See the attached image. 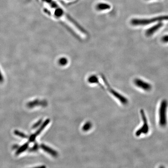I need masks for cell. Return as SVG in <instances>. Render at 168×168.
I'll use <instances>...</instances> for the list:
<instances>
[{
	"instance_id": "cell-1",
	"label": "cell",
	"mask_w": 168,
	"mask_h": 168,
	"mask_svg": "<svg viewBox=\"0 0 168 168\" xmlns=\"http://www.w3.org/2000/svg\"><path fill=\"white\" fill-rule=\"evenodd\" d=\"M47 4V13L64 21L81 37H86V33L81 26L73 20L58 4L53 0H43Z\"/></svg>"
},
{
	"instance_id": "cell-2",
	"label": "cell",
	"mask_w": 168,
	"mask_h": 168,
	"mask_svg": "<svg viewBox=\"0 0 168 168\" xmlns=\"http://www.w3.org/2000/svg\"><path fill=\"white\" fill-rule=\"evenodd\" d=\"M166 20H168V15L160 16L151 18H134L131 20V23L134 26H145Z\"/></svg>"
},
{
	"instance_id": "cell-3",
	"label": "cell",
	"mask_w": 168,
	"mask_h": 168,
	"mask_svg": "<svg viewBox=\"0 0 168 168\" xmlns=\"http://www.w3.org/2000/svg\"><path fill=\"white\" fill-rule=\"evenodd\" d=\"M168 106V102L166 99L161 102L159 110V123L162 127H164L167 125Z\"/></svg>"
},
{
	"instance_id": "cell-4",
	"label": "cell",
	"mask_w": 168,
	"mask_h": 168,
	"mask_svg": "<svg viewBox=\"0 0 168 168\" xmlns=\"http://www.w3.org/2000/svg\"><path fill=\"white\" fill-rule=\"evenodd\" d=\"M101 78L103 80L104 83L106 87H107L108 90L111 93V94L115 97L116 99H117L123 105H127L128 103V99L126 97H124L120 93H118V92L114 90L113 88L111 87L110 85L109 84L108 82L107 81L106 78H105L104 76L101 75Z\"/></svg>"
},
{
	"instance_id": "cell-5",
	"label": "cell",
	"mask_w": 168,
	"mask_h": 168,
	"mask_svg": "<svg viewBox=\"0 0 168 168\" xmlns=\"http://www.w3.org/2000/svg\"><path fill=\"white\" fill-rule=\"evenodd\" d=\"M140 113L143 120V124L141 128L137 130L135 132V135L137 137H139L142 134H147L149 132L150 130L148 121L144 110L141 109Z\"/></svg>"
},
{
	"instance_id": "cell-6",
	"label": "cell",
	"mask_w": 168,
	"mask_h": 168,
	"mask_svg": "<svg viewBox=\"0 0 168 168\" xmlns=\"http://www.w3.org/2000/svg\"><path fill=\"white\" fill-rule=\"evenodd\" d=\"M134 83L136 87L144 91L149 92L152 89V86L150 83L140 79H136Z\"/></svg>"
},
{
	"instance_id": "cell-7",
	"label": "cell",
	"mask_w": 168,
	"mask_h": 168,
	"mask_svg": "<svg viewBox=\"0 0 168 168\" xmlns=\"http://www.w3.org/2000/svg\"><path fill=\"white\" fill-rule=\"evenodd\" d=\"M163 25V23L162 22H159L155 25L152 26L150 28L147 29L146 32V35L147 37H150L152 36L156 32L161 28Z\"/></svg>"
},
{
	"instance_id": "cell-8",
	"label": "cell",
	"mask_w": 168,
	"mask_h": 168,
	"mask_svg": "<svg viewBox=\"0 0 168 168\" xmlns=\"http://www.w3.org/2000/svg\"><path fill=\"white\" fill-rule=\"evenodd\" d=\"M50 122V120L49 119H46L44 123L42 124V125H41V127L39 128L38 130H37V131L35 132L34 134H33L31 135V136L30 137L29 139V142L30 143L33 142L34 141L35 139L36 138V137L38 136L42 132V131L45 129V128L48 125V124Z\"/></svg>"
},
{
	"instance_id": "cell-9",
	"label": "cell",
	"mask_w": 168,
	"mask_h": 168,
	"mask_svg": "<svg viewBox=\"0 0 168 168\" xmlns=\"http://www.w3.org/2000/svg\"><path fill=\"white\" fill-rule=\"evenodd\" d=\"M41 148L43 150H44L46 152L49 153V154L51 155L54 157H56L58 155V153L55 151L54 150H53L52 149L50 148L48 146H46L45 144H42L41 146Z\"/></svg>"
},
{
	"instance_id": "cell-10",
	"label": "cell",
	"mask_w": 168,
	"mask_h": 168,
	"mask_svg": "<svg viewBox=\"0 0 168 168\" xmlns=\"http://www.w3.org/2000/svg\"><path fill=\"white\" fill-rule=\"evenodd\" d=\"M96 8L97 11H104L110 9L111 6L105 3H100L96 6Z\"/></svg>"
},
{
	"instance_id": "cell-11",
	"label": "cell",
	"mask_w": 168,
	"mask_h": 168,
	"mask_svg": "<svg viewBox=\"0 0 168 168\" xmlns=\"http://www.w3.org/2000/svg\"><path fill=\"white\" fill-rule=\"evenodd\" d=\"M46 103L44 101L35 100L28 104L27 106L29 107H33L37 106H46Z\"/></svg>"
},
{
	"instance_id": "cell-12",
	"label": "cell",
	"mask_w": 168,
	"mask_h": 168,
	"mask_svg": "<svg viewBox=\"0 0 168 168\" xmlns=\"http://www.w3.org/2000/svg\"><path fill=\"white\" fill-rule=\"evenodd\" d=\"M28 147L29 143H25L22 147H20V148L17 150V151L16 152V154H19L20 153H23V152L25 151V150H27L28 148Z\"/></svg>"
},
{
	"instance_id": "cell-13",
	"label": "cell",
	"mask_w": 168,
	"mask_h": 168,
	"mask_svg": "<svg viewBox=\"0 0 168 168\" xmlns=\"http://www.w3.org/2000/svg\"><path fill=\"white\" fill-rule=\"evenodd\" d=\"M92 124L91 123L87 122V123L84 124V125L83 126V131H87L90 130L92 127Z\"/></svg>"
},
{
	"instance_id": "cell-14",
	"label": "cell",
	"mask_w": 168,
	"mask_h": 168,
	"mask_svg": "<svg viewBox=\"0 0 168 168\" xmlns=\"http://www.w3.org/2000/svg\"><path fill=\"white\" fill-rule=\"evenodd\" d=\"M14 133L16 135L22 137V138L25 139L28 138L27 136V135H25V134H24L23 133L20 132V131H14Z\"/></svg>"
},
{
	"instance_id": "cell-15",
	"label": "cell",
	"mask_w": 168,
	"mask_h": 168,
	"mask_svg": "<svg viewBox=\"0 0 168 168\" xmlns=\"http://www.w3.org/2000/svg\"><path fill=\"white\" fill-rule=\"evenodd\" d=\"M68 60L66 59L65 58H61V59H60L59 61V63L61 64V65H66L67 63H68Z\"/></svg>"
},
{
	"instance_id": "cell-16",
	"label": "cell",
	"mask_w": 168,
	"mask_h": 168,
	"mask_svg": "<svg viewBox=\"0 0 168 168\" xmlns=\"http://www.w3.org/2000/svg\"><path fill=\"white\" fill-rule=\"evenodd\" d=\"M162 41L164 43H168V35H166V36H163L162 38Z\"/></svg>"
},
{
	"instance_id": "cell-17",
	"label": "cell",
	"mask_w": 168,
	"mask_h": 168,
	"mask_svg": "<svg viewBox=\"0 0 168 168\" xmlns=\"http://www.w3.org/2000/svg\"><path fill=\"white\" fill-rule=\"evenodd\" d=\"M42 120L41 119L39 120V121L37 123H36L34 124V125L33 126V128H36L37 127L39 126V125H41L42 123Z\"/></svg>"
},
{
	"instance_id": "cell-18",
	"label": "cell",
	"mask_w": 168,
	"mask_h": 168,
	"mask_svg": "<svg viewBox=\"0 0 168 168\" xmlns=\"http://www.w3.org/2000/svg\"><path fill=\"white\" fill-rule=\"evenodd\" d=\"M38 149V146L37 144H35V145L33 146V147L30 149V151H36V150H37Z\"/></svg>"
},
{
	"instance_id": "cell-19",
	"label": "cell",
	"mask_w": 168,
	"mask_h": 168,
	"mask_svg": "<svg viewBox=\"0 0 168 168\" xmlns=\"http://www.w3.org/2000/svg\"><path fill=\"white\" fill-rule=\"evenodd\" d=\"M0 69V83H2L4 81V77H3L2 73Z\"/></svg>"
},
{
	"instance_id": "cell-20",
	"label": "cell",
	"mask_w": 168,
	"mask_h": 168,
	"mask_svg": "<svg viewBox=\"0 0 168 168\" xmlns=\"http://www.w3.org/2000/svg\"><path fill=\"white\" fill-rule=\"evenodd\" d=\"M68 1H70V2H71V1H72V2H74V1H78V0H68Z\"/></svg>"
}]
</instances>
